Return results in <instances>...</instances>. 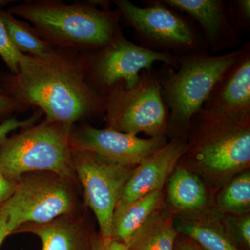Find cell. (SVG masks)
Instances as JSON below:
<instances>
[{"instance_id": "6da1fadb", "label": "cell", "mask_w": 250, "mask_h": 250, "mask_svg": "<svg viewBox=\"0 0 250 250\" xmlns=\"http://www.w3.org/2000/svg\"><path fill=\"white\" fill-rule=\"evenodd\" d=\"M4 92L45 120L73 128L77 122L104 114V100L85 76L80 52L57 49L45 57L23 54L17 74L0 72Z\"/></svg>"}, {"instance_id": "7a4b0ae2", "label": "cell", "mask_w": 250, "mask_h": 250, "mask_svg": "<svg viewBox=\"0 0 250 250\" xmlns=\"http://www.w3.org/2000/svg\"><path fill=\"white\" fill-rule=\"evenodd\" d=\"M177 165L198 175L215 197L233 177L250 170V115L202 109L190 121Z\"/></svg>"}, {"instance_id": "3957f363", "label": "cell", "mask_w": 250, "mask_h": 250, "mask_svg": "<svg viewBox=\"0 0 250 250\" xmlns=\"http://www.w3.org/2000/svg\"><path fill=\"white\" fill-rule=\"evenodd\" d=\"M27 20L54 48L83 52L103 47L121 28L118 10L99 8L96 1L65 4L31 0L6 10Z\"/></svg>"}, {"instance_id": "277c9868", "label": "cell", "mask_w": 250, "mask_h": 250, "mask_svg": "<svg viewBox=\"0 0 250 250\" xmlns=\"http://www.w3.org/2000/svg\"><path fill=\"white\" fill-rule=\"evenodd\" d=\"M241 53V47L217 55L200 52L177 56V68L163 64L156 71L168 111V140L187 139L192 118L201 111L215 85Z\"/></svg>"}, {"instance_id": "5b68a950", "label": "cell", "mask_w": 250, "mask_h": 250, "mask_svg": "<svg viewBox=\"0 0 250 250\" xmlns=\"http://www.w3.org/2000/svg\"><path fill=\"white\" fill-rule=\"evenodd\" d=\"M73 128L44 120L0 142V172L17 182L24 174L48 172L76 182L70 135Z\"/></svg>"}, {"instance_id": "8992f818", "label": "cell", "mask_w": 250, "mask_h": 250, "mask_svg": "<svg viewBox=\"0 0 250 250\" xmlns=\"http://www.w3.org/2000/svg\"><path fill=\"white\" fill-rule=\"evenodd\" d=\"M125 24L132 28L139 45L149 50L174 56L209 52L198 24L188 15L163 4L160 0L136 6L128 0H114Z\"/></svg>"}, {"instance_id": "52a82bcc", "label": "cell", "mask_w": 250, "mask_h": 250, "mask_svg": "<svg viewBox=\"0 0 250 250\" xmlns=\"http://www.w3.org/2000/svg\"><path fill=\"white\" fill-rule=\"evenodd\" d=\"M74 187V182L52 172L22 176L13 195L0 206L11 234L23 225H41L75 214L77 199Z\"/></svg>"}, {"instance_id": "ba28073f", "label": "cell", "mask_w": 250, "mask_h": 250, "mask_svg": "<svg viewBox=\"0 0 250 250\" xmlns=\"http://www.w3.org/2000/svg\"><path fill=\"white\" fill-rule=\"evenodd\" d=\"M104 100L106 129L137 136L143 133L148 138L167 137L168 111L154 69L143 70L134 88L118 84Z\"/></svg>"}, {"instance_id": "9c48e42d", "label": "cell", "mask_w": 250, "mask_h": 250, "mask_svg": "<svg viewBox=\"0 0 250 250\" xmlns=\"http://www.w3.org/2000/svg\"><path fill=\"white\" fill-rule=\"evenodd\" d=\"M85 76L90 86L104 97L118 84L134 88L144 70L162 62L178 67L177 56L149 50L133 43L120 28L113 39L100 48L80 52Z\"/></svg>"}, {"instance_id": "30bf717a", "label": "cell", "mask_w": 250, "mask_h": 250, "mask_svg": "<svg viewBox=\"0 0 250 250\" xmlns=\"http://www.w3.org/2000/svg\"><path fill=\"white\" fill-rule=\"evenodd\" d=\"M72 165L83 188L85 205L93 210L100 233L111 238L112 216L136 166L104 160L94 153L72 150Z\"/></svg>"}, {"instance_id": "8fae6325", "label": "cell", "mask_w": 250, "mask_h": 250, "mask_svg": "<svg viewBox=\"0 0 250 250\" xmlns=\"http://www.w3.org/2000/svg\"><path fill=\"white\" fill-rule=\"evenodd\" d=\"M168 139H143L110 129H98L88 125L72 129L70 144L72 150L94 153L104 160L126 166H136L162 147Z\"/></svg>"}, {"instance_id": "7c38bea8", "label": "cell", "mask_w": 250, "mask_h": 250, "mask_svg": "<svg viewBox=\"0 0 250 250\" xmlns=\"http://www.w3.org/2000/svg\"><path fill=\"white\" fill-rule=\"evenodd\" d=\"M163 4L188 15L198 24L209 48L217 55L241 44V36L229 22L224 0H160Z\"/></svg>"}, {"instance_id": "4fadbf2b", "label": "cell", "mask_w": 250, "mask_h": 250, "mask_svg": "<svg viewBox=\"0 0 250 250\" xmlns=\"http://www.w3.org/2000/svg\"><path fill=\"white\" fill-rule=\"evenodd\" d=\"M187 147V139L168 140L166 145L136 166L119 201L129 202L163 190Z\"/></svg>"}, {"instance_id": "5bb4252c", "label": "cell", "mask_w": 250, "mask_h": 250, "mask_svg": "<svg viewBox=\"0 0 250 250\" xmlns=\"http://www.w3.org/2000/svg\"><path fill=\"white\" fill-rule=\"evenodd\" d=\"M202 110L231 115H250V42L219 80Z\"/></svg>"}, {"instance_id": "9a60e30c", "label": "cell", "mask_w": 250, "mask_h": 250, "mask_svg": "<svg viewBox=\"0 0 250 250\" xmlns=\"http://www.w3.org/2000/svg\"><path fill=\"white\" fill-rule=\"evenodd\" d=\"M164 208L174 217L191 214L213 207L214 197L202 179L177 166L164 188Z\"/></svg>"}, {"instance_id": "2e32d148", "label": "cell", "mask_w": 250, "mask_h": 250, "mask_svg": "<svg viewBox=\"0 0 250 250\" xmlns=\"http://www.w3.org/2000/svg\"><path fill=\"white\" fill-rule=\"evenodd\" d=\"M28 232L39 237L42 250H90L93 233L76 214L63 215L41 225H23L16 232Z\"/></svg>"}, {"instance_id": "e0dca14e", "label": "cell", "mask_w": 250, "mask_h": 250, "mask_svg": "<svg viewBox=\"0 0 250 250\" xmlns=\"http://www.w3.org/2000/svg\"><path fill=\"white\" fill-rule=\"evenodd\" d=\"M223 215L212 207L174 218L179 234L187 237L202 250H242L225 228Z\"/></svg>"}, {"instance_id": "ac0fdd59", "label": "cell", "mask_w": 250, "mask_h": 250, "mask_svg": "<svg viewBox=\"0 0 250 250\" xmlns=\"http://www.w3.org/2000/svg\"><path fill=\"white\" fill-rule=\"evenodd\" d=\"M164 206L163 190L136 200L117 204L111 225V238L127 244L130 238L147 219Z\"/></svg>"}, {"instance_id": "d6986e66", "label": "cell", "mask_w": 250, "mask_h": 250, "mask_svg": "<svg viewBox=\"0 0 250 250\" xmlns=\"http://www.w3.org/2000/svg\"><path fill=\"white\" fill-rule=\"evenodd\" d=\"M172 213L164 207L147 219L128 242V250H174L179 233Z\"/></svg>"}, {"instance_id": "ffe728a7", "label": "cell", "mask_w": 250, "mask_h": 250, "mask_svg": "<svg viewBox=\"0 0 250 250\" xmlns=\"http://www.w3.org/2000/svg\"><path fill=\"white\" fill-rule=\"evenodd\" d=\"M0 21L4 24L15 47L23 54L45 57L55 52L54 48L39 36L34 27L0 8Z\"/></svg>"}, {"instance_id": "44dd1931", "label": "cell", "mask_w": 250, "mask_h": 250, "mask_svg": "<svg viewBox=\"0 0 250 250\" xmlns=\"http://www.w3.org/2000/svg\"><path fill=\"white\" fill-rule=\"evenodd\" d=\"M213 207L223 215L250 213V170L235 176L217 192Z\"/></svg>"}, {"instance_id": "7402d4cb", "label": "cell", "mask_w": 250, "mask_h": 250, "mask_svg": "<svg viewBox=\"0 0 250 250\" xmlns=\"http://www.w3.org/2000/svg\"><path fill=\"white\" fill-rule=\"evenodd\" d=\"M223 216L225 228L233 241L242 250H250V213Z\"/></svg>"}, {"instance_id": "603a6c76", "label": "cell", "mask_w": 250, "mask_h": 250, "mask_svg": "<svg viewBox=\"0 0 250 250\" xmlns=\"http://www.w3.org/2000/svg\"><path fill=\"white\" fill-rule=\"evenodd\" d=\"M226 5L229 22L237 34L250 31V0H229Z\"/></svg>"}, {"instance_id": "cb8c5ba5", "label": "cell", "mask_w": 250, "mask_h": 250, "mask_svg": "<svg viewBox=\"0 0 250 250\" xmlns=\"http://www.w3.org/2000/svg\"><path fill=\"white\" fill-rule=\"evenodd\" d=\"M11 1H0V8ZM23 54L13 44L4 24L0 21V57L4 61L9 72L17 74L19 71V63Z\"/></svg>"}, {"instance_id": "d4e9b609", "label": "cell", "mask_w": 250, "mask_h": 250, "mask_svg": "<svg viewBox=\"0 0 250 250\" xmlns=\"http://www.w3.org/2000/svg\"><path fill=\"white\" fill-rule=\"evenodd\" d=\"M43 113L39 109H36L32 116L25 120H19L16 116L0 123V142L6 139L13 131L17 129H24L36 124Z\"/></svg>"}, {"instance_id": "484cf974", "label": "cell", "mask_w": 250, "mask_h": 250, "mask_svg": "<svg viewBox=\"0 0 250 250\" xmlns=\"http://www.w3.org/2000/svg\"><path fill=\"white\" fill-rule=\"evenodd\" d=\"M29 109L18 100L10 96L0 86V123L12 117L13 113Z\"/></svg>"}, {"instance_id": "4316f807", "label": "cell", "mask_w": 250, "mask_h": 250, "mask_svg": "<svg viewBox=\"0 0 250 250\" xmlns=\"http://www.w3.org/2000/svg\"><path fill=\"white\" fill-rule=\"evenodd\" d=\"M90 250H128V246L113 238L103 237L99 233H93Z\"/></svg>"}, {"instance_id": "83f0119b", "label": "cell", "mask_w": 250, "mask_h": 250, "mask_svg": "<svg viewBox=\"0 0 250 250\" xmlns=\"http://www.w3.org/2000/svg\"><path fill=\"white\" fill-rule=\"evenodd\" d=\"M16 184V182L9 180L0 172V206L7 201L13 195Z\"/></svg>"}, {"instance_id": "f1b7e54d", "label": "cell", "mask_w": 250, "mask_h": 250, "mask_svg": "<svg viewBox=\"0 0 250 250\" xmlns=\"http://www.w3.org/2000/svg\"><path fill=\"white\" fill-rule=\"evenodd\" d=\"M174 250H202L196 243L183 235L178 234L176 238Z\"/></svg>"}, {"instance_id": "f546056e", "label": "cell", "mask_w": 250, "mask_h": 250, "mask_svg": "<svg viewBox=\"0 0 250 250\" xmlns=\"http://www.w3.org/2000/svg\"><path fill=\"white\" fill-rule=\"evenodd\" d=\"M11 235L9 228H8L7 218L2 212L0 211V247L3 242Z\"/></svg>"}]
</instances>
